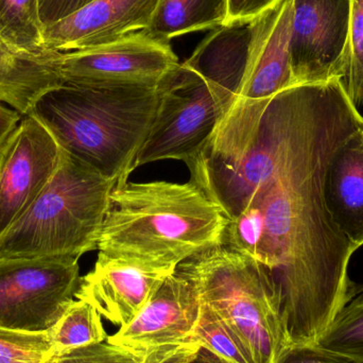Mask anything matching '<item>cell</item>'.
<instances>
[{
  "label": "cell",
  "mask_w": 363,
  "mask_h": 363,
  "mask_svg": "<svg viewBox=\"0 0 363 363\" xmlns=\"http://www.w3.org/2000/svg\"><path fill=\"white\" fill-rule=\"evenodd\" d=\"M362 123L340 79L294 85L273 98L239 163L189 168L228 220L224 242L274 279L292 345H313L355 298L349 266L358 247L333 220L324 187Z\"/></svg>",
  "instance_id": "obj_1"
},
{
  "label": "cell",
  "mask_w": 363,
  "mask_h": 363,
  "mask_svg": "<svg viewBox=\"0 0 363 363\" xmlns=\"http://www.w3.org/2000/svg\"><path fill=\"white\" fill-rule=\"evenodd\" d=\"M228 220L196 183L116 184L98 242L99 254L176 271L223 242Z\"/></svg>",
  "instance_id": "obj_2"
},
{
  "label": "cell",
  "mask_w": 363,
  "mask_h": 363,
  "mask_svg": "<svg viewBox=\"0 0 363 363\" xmlns=\"http://www.w3.org/2000/svg\"><path fill=\"white\" fill-rule=\"evenodd\" d=\"M157 87L63 84L47 91L30 115L62 150L117 184L128 182L157 113Z\"/></svg>",
  "instance_id": "obj_3"
},
{
  "label": "cell",
  "mask_w": 363,
  "mask_h": 363,
  "mask_svg": "<svg viewBox=\"0 0 363 363\" xmlns=\"http://www.w3.org/2000/svg\"><path fill=\"white\" fill-rule=\"evenodd\" d=\"M176 272L238 337L254 363H277L291 347L281 292L257 260L223 241L181 262Z\"/></svg>",
  "instance_id": "obj_4"
},
{
  "label": "cell",
  "mask_w": 363,
  "mask_h": 363,
  "mask_svg": "<svg viewBox=\"0 0 363 363\" xmlns=\"http://www.w3.org/2000/svg\"><path fill=\"white\" fill-rule=\"evenodd\" d=\"M116 184L62 150L48 185L0 237V256L79 259L97 250Z\"/></svg>",
  "instance_id": "obj_5"
},
{
  "label": "cell",
  "mask_w": 363,
  "mask_h": 363,
  "mask_svg": "<svg viewBox=\"0 0 363 363\" xmlns=\"http://www.w3.org/2000/svg\"><path fill=\"white\" fill-rule=\"evenodd\" d=\"M155 121L132 169L176 160L191 166L208 146L235 100L232 91L184 63L172 68L157 85Z\"/></svg>",
  "instance_id": "obj_6"
},
{
  "label": "cell",
  "mask_w": 363,
  "mask_h": 363,
  "mask_svg": "<svg viewBox=\"0 0 363 363\" xmlns=\"http://www.w3.org/2000/svg\"><path fill=\"white\" fill-rule=\"evenodd\" d=\"M79 259L0 256V328L47 333L76 298Z\"/></svg>",
  "instance_id": "obj_7"
},
{
  "label": "cell",
  "mask_w": 363,
  "mask_h": 363,
  "mask_svg": "<svg viewBox=\"0 0 363 363\" xmlns=\"http://www.w3.org/2000/svg\"><path fill=\"white\" fill-rule=\"evenodd\" d=\"M179 64L169 40L147 30L110 44L63 53L64 84L91 87H157Z\"/></svg>",
  "instance_id": "obj_8"
},
{
  "label": "cell",
  "mask_w": 363,
  "mask_h": 363,
  "mask_svg": "<svg viewBox=\"0 0 363 363\" xmlns=\"http://www.w3.org/2000/svg\"><path fill=\"white\" fill-rule=\"evenodd\" d=\"M352 0H292L294 84L342 80L351 50Z\"/></svg>",
  "instance_id": "obj_9"
},
{
  "label": "cell",
  "mask_w": 363,
  "mask_h": 363,
  "mask_svg": "<svg viewBox=\"0 0 363 363\" xmlns=\"http://www.w3.org/2000/svg\"><path fill=\"white\" fill-rule=\"evenodd\" d=\"M62 150L32 115L0 146V237L35 202L55 176Z\"/></svg>",
  "instance_id": "obj_10"
},
{
  "label": "cell",
  "mask_w": 363,
  "mask_h": 363,
  "mask_svg": "<svg viewBox=\"0 0 363 363\" xmlns=\"http://www.w3.org/2000/svg\"><path fill=\"white\" fill-rule=\"evenodd\" d=\"M174 272L99 254L93 270L81 279L76 298L91 303L102 318L123 328Z\"/></svg>",
  "instance_id": "obj_11"
},
{
  "label": "cell",
  "mask_w": 363,
  "mask_h": 363,
  "mask_svg": "<svg viewBox=\"0 0 363 363\" xmlns=\"http://www.w3.org/2000/svg\"><path fill=\"white\" fill-rule=\"evenodd\" d=\"M201 303L189 281L174 272L145 308L108 341L136 351H153L192 340Z\"/></svg>",
  "instance_id": "obj_12"
},
{
  "label": "cell",
  "mask_w": 363,
  "mask_h": 363,
  "mask_svg": "<svg viewBox=\"0 0 363 363\" xmlns=\"http://www.w3.org/2000/svg\"><path fill=\"white\" fill-rule=\"evenodd\" d=\"M160 0H94L44 29L45 46L59 52L110 44L148 29Z\"/></svg>",
  "instance_id": "obj_13"
},
{
  "label": "cell",
  "mask_w": 363,
  "mask_h": 363,
  "mask_svg": "<svg viewBox=\"0 0 363 363\" xmlns=\"http://www.w3.org/2000/svg\"><path fill=\"white\" fill-rule=\"evenodd\" d=\"M62 55L52 50L42 55L19 52L0 40V104L21 116L30 115L42 96L64 84Z\"/></svg>",
  "instance_id": "obj_14"
},
{
  "label": "cell",
  "mask_w": 363,
  "mask_h": 363,
  "mask_svg": "<svg viewBox=\"0 0 363 363\" xmlns=\"http://www.w3.org/2000/svg\"><path fill=\"white\" fill-rule=\"evenodd\" d=\"M360 131L335 155L324 187L333 220L358 249L363 245V140Z\"/></svg>",
  "instance_id": "obj_15"
},
{
  "label": "cell",
  "mask_w": 363,
  "mask_h": 363,
  "mask_svg": "<svg viewBox=\"0 0 363 363\" xmlns=\"http://www.w3.org/2000/svg\"><path fill=\"white\" fill-rule=\"evenodd\" d=\"M228 0H160L147 31L169 40L225 23Z\"/></svg>",
  "instance_id": "obj_16"
},
{
  "label": "cell",
  "mask_w": 363,
  "mask_h": 363,
  "mask_svg": "<svg viewBox=\"0 0 363 363\" xmlns=\"http://www.w3.org/2000/svg\"><path fill=\"white\" fill-rule=\"evenodd\" d=\"M38 0H0V40L19 52L42 55L45 46Z\"/></svg>",
  "instance_id": "obj_17"
},
{
  "label": "cell",
  "mask_w": 363,
  "mask_h": 363,
  "mask_svg": "<svg viewBox=\"0 0 363 363\" xmlns=\"http://www.w3.org/2000/svg\"><path fill=\"white\" fill-rule=\"evenodd\" d=\"M55 354L108 340L102 315L87 301L74 298L49 330Z\"/></svg>",
  "instance_id": "obj_18"
},
{
  "label": "cell",
  "mask_w": 363,
  "mask_h": 363,
  "mask_svg": "<svg viewBox=\"0 0 363 363\" xmlns=\"http://www.w3.org/2000/svg\"><path fill=\"white\" fill-rule=\"evenodd\" d=\"M315 345L354 363H363V294L341 309Z\"/></svg>",
  "instance_id": "obj_19"
},
{
  "label": "cell",
  "mask_w": 363,
  "mask_h": 363,
  "mask_svg": "<svg viewBox=\"0 0 363 363\" xmlns=\"http://www.w3.org/2000/svg\"><path fill=\"white\" fill-rule=\"evenodd\" d=\"M192 340L228 363H254L238 337L202 303Z\"/></svg>",
  "instance_id": "obj_20"
},
{
  "label": "cell",
  "mask_w": 363,
  "mask_h": 363,
  "mask_svg": "<svg viewBox=\"0 0 363 363\" xmlns=\"http://www.w3.org/2000/svg\"><path fill=\"white\" fill-rule=\"evenodd\" d=\"M55 354L50 334L0 328V363H45Z\"/></svg>",
  "instance_id": "obj_21"
},
{
  "label": "cell",
  "mask_w": 363,
  "mask_h": 363,
  "mask_svg": "<svg viewBox=\"0 0 363 363\" xmlns=\"http://www.w3.org/2000/svg\"><path fill=\"white\" fill-rule=\"evenodd\" d=\"M153 351H136L108 340L53 354L50 363H150Z\"/></svg>",
  "instance_id": "obj_22"
},
{
  "label": "cell",
  "mask_w": 363,
  "mask_h": 363,
  "mask_svg": "<svg viewBox=\"0 0 363 363\" xmlns=\"http://www.w3.org/2000/svg\"><path fill=\"white\" fill-rule=\"evenodd\" d=\"M354 106H363V0H352L351 50L342 80Z\"/></svg>",
  "instance_id": "obj_23"
},
{
  "label": "cell",
  "mask_w": 363,
  "mask_h": 363,
  "mask_svg": "<svg viewBox=\"0 0 363 363\" xmlns=\"http://www.w3.org/2000/svg\"><path fill=\"white\" fill-rule=\"evenodd\" d=\"M150 363H228L194 340L155 350Z\"/></svg>",
  "instance_id": "obj_24"
},
{
  "label": "cell",
  "mask_w": 363,
  "mask_h": 363,
  "mask_svg": "<svg viewBox=\"0 0 363 363\" xmlns=\"http://www.w3.org/2000/svg\"><path fill=\"white\" fill-rule=\"evenodd\" d=\"M277 363H354L313 345H291Z\"/></svg>",
  "instance_id": "obj_25"
},
{
  "label": "cell",
  "mask_w": 363,
  "mask_h": 363,
  "mask_svg": "<svg viewBox=\"0 0 363 363\" xmlns=\"http://www.w3.org/2000/svg\"><path fill=\"white\" fill-rule=\"evenodd\" d=\"M284 0H228V16L225 23L247 21L262 16L277 8Z\"/></svg>",
  "instance_id": "obj_26"
},
{
  "label": "cell",
  "mask_w": 363,
  "mask_h": 363,
  "mask_svg": "<svg viewBox=\"0 0 363 363\" xmlns=\"http://www.w3.org/2000/svg\"><path fill=\"white\" fill-rule=\"evenodd\" d=\"M94 0H38L43 26L52 25L84 8Z\"/></svg>",
  "instance_id": "obj_27"
},
{
  "label": "cell",
  "mask_w": 363,
  "mask_h": 363,
  "mask_svg": "<svg viewBox=\"0 0 363 363\" xmlns=\"http://www.w3.org/2000/svg\"><path fill=\"white\" fill-rule=\"evenodd\" d=\"M21 115L13 108L0 104V146L21 121Z\"/></svg>",
  "instance_id": "obj_28"
},
{
  "label": "cell",
  "mask_w": 363,
  "mask_h": 363,
  "mask_svg": "<svg viewBox=\"0 0 363 363\" xmlns=\"http://www.w3.org/2000/svg\"><path fill=\"white\" fill-rule=\"evenodd\" d=\"M360 294H363V283L356 284L355 288H354V294H355V296Z\"/></svg>",
  "instance_id": "obj_29"
},
{
  "label": "cell",
  "mask_w": 363,
  "mask_h": 363,
  "mask_svg": "<svg viewBox=\"0 0 363 363\" xmlns=\"http://www.w3.org/2000/svg\"><path fill=\"white\" fill-rule=\"evenodd\" d=\"M360 133H362V140H363V123H362V131H360Z\"/></svg>",
  "instance_id": "obj_30"
},
{
  "label": "cell",
  "mask_w": 363,
  "mask_h": 363,
  "mask_svg": "<svg viewBox=\"0 0 363 363\" xmlns=\"http://www.w3.org/2000/svg\"><path fill=\"white\" fill-rule=\"evenodd\" d=\"M49 359H50V358H49ZM49 359H48V360H47V362H45V363H50V362H49Z\"/></svg>",
  "instance_id": "obj_31"
}]
</instances>
